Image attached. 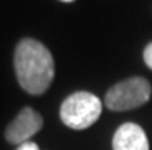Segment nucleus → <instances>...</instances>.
<instances>
[{"mask_svg":"<svg viewBox=\"0 0 152 150\" xmlns=\"http://www.w3.org/2000/svg\"><path fill=\"white\" fill-rule=\"evenodd\" d=\"M14 70L20 87L29 95L45 93L54 80L51 51L35 38H22L14 51Z\"/></svg>","mask_w":152,"mask_h":150,"instance_id":"1","label":"nucleus"},{"mask_svg":"<svg viewBox=\"0 0 152 150\" xmlns=\"http://www.w3.org/2000/svg\"><path fill=\"white\" fill-rule=\"evenodd\" d=\"M103 104L91 92H74L60 106V120L69 129L83 130L91 127L102 115Z\"/></svg>","mask_w":152,"mask_h":150,"instance_id":"2","label":"nucleus"},{"mask_svg":"<svg viewBox=\"0 0 152 150\" xmlns=\"http://www.w3.org/2000/svg\"><path fill=\"white\" fill-rule=\"evenodd\" d=\"M152 87L143 77H131L114 84L104 95V106L114 112L132 110L146 104L151 98Z\"/></svg>","mask_w":152,"mask_h":150,"instance_id":"3","label":"nucleus"},{"mask_svg":"<svg viewBox=\"0 0 152 150\" xmlns=\"http://www.w3.org/2000/svg\"><path fill=\"white\" fill-rule=\"evenodd\" d=\"M42 127H43L42 115L35 109L26 106L17 113V117L5 129V139L10 144L20 146L23 143H28L29 138L39 133Z\"/></svg>","mask_w":152,"mask_h":150,"instance_id":"4","label":"nucleus"},{"mask_svg":"<svg viewBox=\"0 0 152 150\" xmlns=\"http://www.w3.org/2000/svg\"><path fill=\"white\" fill-rule=\"evenodd\" d=\"M114 150H149L146 132L135 122H124L114 133Z\"/></svg>","mask_w":152,"mask_h":150,"instance_id":"5","label":"nucleus"},{"mask_svg":"<svg viewBox=\"0 0 152 150\" xmlns=\"http://www.w3.org/2000/svg\"><path fill=\"white\" fill-rule=\"evenodd\" d=\"M143 60H145V63L149 69H152V41L149 45H146L145 51H143Z\"/></svg>","mask_w":152,"mask_h":150,"instance_id":"6","label":"nucleus"},{"mask_svg":"<svg viewBox=\"0 0 152 150\" xmlns=\"http://www.w3.org/2000/svg\"><path fill=\"white\" fill-rule=\"evenodd\" d=\"M15 150H40V149H39L37 143H34V141H28V143H23L20 146H17Z\"/></svg>","mask_w":152,"mask_h":150,"instance_id":"7","label":"nucleus"},{"mask_svg":"<svg viewBox=\"0 0 152 150\" xmlns=\"http://www.w3.org/2000/svg\"><path fill=\"white\" fill-rule=\"evenodd\" d=\"M61 2H65V3H71V2H74V0H61Z\"/></svg>","mask_w":152,"mask_h":150,"instance_id":"8","label":"nucleus"}]
</instances>
